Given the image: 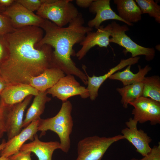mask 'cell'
<instances>
[{
    "mask_svg": "<svg viewBox=\"0 0 160 160\" xmlns=\"http://www.w3.org/2000/svg\"><path fill=\"white\" fill-rule=\"evenodd\" d=\"M44 32L39 27L28 26L4 35L8 53L0 63V76L7 84H29L31 78L52 67V48L47 44L36 46Z\"/></svg>",
    "mask_w": 160,
    "mask_h": 160,
    "instance_id": "cell-1",
    "label": "cell"
},
{
    "mask_svg": "<svg viewBox=\"0 0 160 160\" xmlns=\"http://www.w3.org/2000/svg\"><path fill=\"white\" fill-rule=\"evenodd\" d=\"M84 20L82 15L78 16L67 27H60L47 20L44 19L39 27L45 32L42 39L36 44L40 47L47 44L54 49L52 53V67L62 70L67 75H75L79 77L85 85L87 77L85 74L78 68L71 58L76 55L73 47L80 43L87 33L93 28L84 25Z\"/></svg>",
    "mask_w": 160,
    "mask_h": 160,
    "instance_id": "cell-2",
    "label": "cell"
},
{
    "mask_svg": "<svg viewBox=\"0 0 160 160\" xmlns=\"http://www.w3.org/2000/svg\"><path fill=\"white\" fill-rule=\"evenodd\" d=\"M71 0H54L42 4L37 11L36 15L62 27L71 22L79 12Z\"/></svg>",
    "mask_w": 160,
    "mask_h": 160,
    "instance_id": "cell-3",
    "label": "cell"
},
{
    "mask_svg": "<svg viewBox=\"0 0 160 160\" xmlns=\"http://www.w3.org/2000/svg\"><path fill=\"white\" fill-rule=\"evenodd\" d=\"M124 139L121 135L109 137L95 135L85 137L77 144L75 160H101L113 143Z\"/></svg>",
    "mask_w": 160,
    "mask_h": 160,
    "instance_id": "cell-4",
    "label": "cell"
},
{
    "mask_svg": "<svg viewBox=\"0 0 160 160\" xmlns=\"http://www.w3.org/2000/svg\"><path fill=\"white\" fill-rule=\"evenodd\" d=\"M111 24V34L109 42L117 44L124 48V53L130 52L132 57H135L140 55L145 56L147 61L152 60L155 56V50L153 48L145 47L141 46L133 41L125 33L129 30L126 25H120L115 21Z\"/></svg>",
    "mask_w": 160,
    "mask_h": 160,
    "instance_id": "cell-5",
    "label": "cell"
},
{
    "mask_svg": "<svg viewBox=\"0 0 160 160\" xmlns=\"http://www.w3.org/2000/svg\"><path fill=\"white\" fill-rule=\"evenodd\" d=\"M133 106L134 120L140 124L150 121L152 125L160 123V102L141 96L129 103Z\"/></svg>",
    "mask_w": 160,
    "mask_h": 160,
    "instance_id": "cell-6",
    "label": "cell"
},
{
    "mask_svg": "<svg viewBox=\"0 0 160 160\" xmlns=\"http://www.w3.org/2000/svg\"><path fill=\"white\" fill-rule=\"evenodd\" d=\"M53 97H56L63 102L70 97L79 95L83 99L89 97L87 88L80 85L73 75H68L61 78L52 87L46 91Z\"/></svg>",
    "mask_w": 160,
    "mask_h": 160,
    "instance_id": "cell-7",
    "label": "cell"
},
{
    "mask_svg": "<svg viewBox=\"0 0 160 160\" xmlns=\"http://www.w3.org/2000/svg\"><path fill=\"white\" fill-rule=\"evenodd\" d=\"M1 13L9 18L15 29L28 26L39 27L44 20L26 9L16 0Z\"/></svg>",
    "mask_w": 160,
    "mask_h": 160,
    "instance_id": "cell-8",
    "label": "cell"
},
{
    "mask_svg": "<svg viewBox=\"0 0 160 160\" xmlns=\"http://www.w3.org/2000/svg\"><path fill=\"white\" fill-rule=\"evenodd\" d=\"M137 123L130 118L125 123L127 127L122 129L121 133L124 139L131 143L137 151L143 157L151 151L149 144L152 140L143 130L137 129Z\"/></svg>",
    "mask_w": 160,
    "mask_h": 160,
    "instance_id": "cell-9",
    "label": "cell"
},
{
    "mask_svg": "<svg viewBox=\"0 0 160 160\" xmlns=\"http://www.w3.org/2000/svg\"><path fill=\"white\" fill-rule=\"evenodd\" d=\"M39 92L29 84H7L1 95V103L5 108H9L21 102L27 97L35 96Z\"/></svg>",
    "mask_w": 160,
    "mask_h": 160,
    "instance_id": "cell-10",
    "label": "cell"
},
{
    "mask_svg": "<svg viewBox=\"0 0 160 160\" xmlns=\"http://www.w3.org/2000/svg\"><path fill=\"white\" fill-rule=\"evenodd\" d=\"M111 24L105 27L100 26L95 32L90 31L86 34L83 40L79 43L82 46L76 56L80 60L92 48L95 46L100 47H107L109 45L111 34Z\"/></svg>",
    "mask_w": 160,
    "mask_h": 160,
    "instance_id": "cell-11",
    "label": "cell"
},
{
    "mask_svg": "<svg viewBox=\"0 0 160 160\" xmlns=\"http://www.w3.org/2000/svg\"><path fill=\"white\" fill-rule=\"evenodd\" d=\"M32 96H29L21 102L9 108L10 109L6 116L5 120L8 140L21 132L23 128L24 113L31 101Z\"/></svg>",
    "mask_w": 160,
    "mask_h": 160,
    "instance_id": "cell-12",
    "label": "cell"
},
{
    "mask_svg": "<svg viewBox=\"0 0 160 160\" xmlns=\"http://www.w3.org/2000/svg\"><path fill=\"white\" fill-rule=\"evenodd\" d=\"M110 0H94L89 7V11L95 14V17L89 20L88 26L97 30L104 21L109 20H116L122 22L128 25L127 23L121 19L113 10L110 6Z\"/></svg>",
    "mask_w": 160,
    "mask_h": 160,
    "instance_id": "cell-13",
    "label": "cell"
},
{
    "mask_svg": "<svg viewBox=\"0 0 160 160\" xmlns=\"http://www.w3.org/2000/svg\"><path fill=\"white\" fill-rule=\"evenodd\" d=\"M39 120L32 122L18 134L8 140L5 148L0 151V156L9 158L18 152L26 141L33 140L38 131Z\"/></svg>",
    "mask_w": 160,
    "mask_h": 160,
    "instance_id": "cell-14",
    "label": "cell"
},
{
    "mask_svg": "<svg viewBox=\"0 0 160 160\" xmlns=\"http://www.w3.org/2000/svg\"><path fill=\"white\" fill-rule=\"evenodd\" d=\"M140 59L139 57H130L126 59L121 60L120 62L115 66L110 69L109 71L105 74L100 76H96L93 75L90 77L86 73L87 77V89L89 97L92 100H95L98 96V91L100 87L104 81L117 71L127 66L137 63Z\"/></svg>",
    "mask_w": 160,
    "mask_h": 160,
    "instance_id": "cell-15",
    "label": "cell"
},
{
    "mask_svg": "<svg viewBox=\"0 0 160 160\" xmlns=\"http://www.w3.org/2000/svg\"><path fill=\"white\" fill-rule=\"evenodd\" d=\"M61 149L60 142L57 141L44 142L40 141L37 134L32 142L23 145L20 151L34 153L38 160H52L55 151Z\"/></svg>",
    "mask_w": 160,
    "mask_h": 160,
    "instance_id": "cell-16",
    "label": "cell"
},
{
    "mask_svg": "<svg viewBox=\"0 0 160 160\" xmlns=\"http://www.w3.org/2000/svg\"><path fill=\"white\" fill-rule=\"evenodd\" d=\"M65 76L64 73L60 69L50 67L40 75L31 78L29 84L39 92H44L52 87Z\"/></svg>",
    "mask_w": 160,
    "mask_h": 160,
    "instance_id": "cell-17",
    "label": "cell"
},
{
    "mask_svg": "<svg viewBox=\"0 0 160 160\" xmlns=\"http://www.w3.org/2000/svg\"><path fill=\"white\" fill-rule=\"evenodd\" d=\"M48 130L53 131L58 135L60 140V150L64 153H68L71 147L70 135L72 131L64 126L51 122L47 119H40L39 120L38 131L41 132V136L45 135Z\"/></svg>",
    "mask_w": 160,
    "mask_h": 160,
    "instance_id": "cell-18",
    "label": "cell"
},
{
    "mask_svg": "<svg viewBox=\"0 0 160 160\" xmlns=\"http://www.w3.org/2000/svg\"><path fill=\"white\" fill-rule=\"evenodd\" d=\"M119 16L126 22L128 25L132 26L141 20L142 14L140 8L133 0H114Z\"/></svg>",
    "mask_w": 160,
    "mask_h": 160,
    "instance_id": "cell-19",
    "label": "cell"
},
{
    "mask_svg": "<svg viewBox=\"0 0 160 160\" xmlns=\"http://www.w3.org/2000/svg\"><path fill=\"white\" fill-rule=\"evenodd\" d=\"M46 91L39 92L35 96L33 102L28 110L23 120L22 127L25 128L32 122L39 120L41 115L43 113L46 103L51 100L47 96Z\"/></svg>",
    "mask_w": 160,
    "mask_h": 160,
    "instance_id": "cell-20",
    "label": "cell"
},
{
    "mask_svg": "<svg viewBox=\"0 0 160 160\" xmlns=\"http://www.w3.org/2000/svg\"><path fill=\"white\" fill-rule=\"evenodd\" d=\"M131 66L128 65L126 69L122 71H118L115 73L109 79L120 81L122 82L124 86H125L135 83L142 82L145 75L151 69L148 65H146L142 68L139 65L138 72L136 73H134L130 70Z\"/></svg>",
    "mask_w": 160,
    "mask_h": 160,
    "instance_id": "cell-21",
    "label": "cell"
},
{
    "mask_svg": "<svg viewBox=\"0 0 160 160\" xmlns=\"http://www.w3.org/2000/svg\"><path fill=\"white\" fill-rule=\"evenodd\" d=\"M143 88V83L139 82L116 89L121 96V102L124 108H127L130 102L142 96Z\"/></svg>",
    "mask_w": 160,
    "mask_h": 160,
    "instance_id": "cell-22",
    "label": "cell"
},
{
    "mask_svg": "<svg viewBox=\"0 0 160 160\" xmlns=\"http://www.w3.org/2000/svg\"><path fill=\"white\" fill-rule=\"evenodd\" d=\"M72 109V105L69 101L63 102L58 113L54 116L47 119L51 122L64 126L72 131L73 126Z\"/></svg>",
    "mask_w": 160,
    "mask_h": 160,
    "instance_id": "cell-23",
    "label": "cell"
},
{
    "mask_svg": "<svg viewBox=\"0 0 160 160\" xmlns=\"http://www.w3.org/2000/svg\"><path fill=\"white\" fill-rule=\"evenodd\" d=\"M142 96L160 102V78L158 76L145 77Z\"/></svg>",
    "mask_w": 160,
    "mask_h": 160,
    "instance_id": "cell-24",
    "label": "cell"
},
{
    "mask_svg": "<svg viewBox=\"0 0 160 160\" xmlns=\"http://www.w3.org/2000/svg\"><path fill=\"white\" fill-rule=\"evenodd\" d=\"M140 9L142 14H148L160 23V6L153 0L135 1Z\"/></svg>",
    "mask_w": 160,
    "mask_h": 160,
    "instance_id": "cell-25",
    "label": "cell"
},
{
    "mask_svg": "<svg viewBox=\"0 0 160 160\" xmlns=\"http://www.w3.org/2000/svg\"><path fill=\"white\" fill-rule=\"evenodd\" d=\"M29 11L33 12L37 11L43 4L52 2L53 0H16Z\"/></svg>",
    "mask_w": 160,
    "mask_h": 160,
    "instance_id": "cell-26",
    "label": "cell"
},
{
    "mask_svg": "<svg viewBox=\"0 0 160 160\" xmlns=\"http://www.w3.org/2000/svg\"><path fill=\"white\" fill-rule=\"evenodd\" d=\"M15 30L9 18L0 13V34L4 35L13 32Z\"/></svg>",
    "mask_w": 160,
    "mask_h": 160,
    "instance_id": "cell-27",
    "label": "cell"
},
{
    "mask_svg": "<svg viewBox=\"0 0 160 160\" xmlns=\"http://www.w3.org/2000/svg\"><path fill=\"white\" fill-rule=\"evenodd\" d=\"M130 160H160V143L154 146L150 152L146 156L140 159L132 158Z\"/></svg>",
    "mask_w": 160,
    "mask_h": 160,
    "instance_id": "cell-28",
    "label": "cell"
},
{
    "mask_svg": "<svg viewBox=\"0 0 160 160\" xmlns=\"http://www.w3.org/2000/svg\"><path fill=\"white\" fill-rule=\"evenodd\" d=\"M8 49L4 35L0 34V63L7 57Z\"/></svg>",
    "mask_w": 160,
    "mask_h": 160,
    "instance_id": "cell-29",
    "label": "cell"
},
{
    "mask_svg": "<svg viewBox=\"0 0 160 160\" xmlns=\"http://www.w3.org/2000/svg\"><path fill=\"white\" fill-rule=\"evenodd\" d=\"M5 108L0 102V139L6 131Z\"/></svg>",
    "mask_w": 160,
    "mask_h": 160,
    "instance_id": "cell-30",
    "label": "cell"
},
{
    "mask_svg": "<svg viewBox=\"0 0 160 160\" xmlns=\"http://www.w3.org/2000/svg\"><path fill=\"white\" fill-rule=\"evenodd\" d=\"M31 153L30 152L19 151L9 157V160H32Z\"/></svg>",
    "mask_w": 160,
    "mask_h": 160,
    "instance_id": "cell-31",
    "label": "cell"
},
{
    "mask_svg": "<svg viewBox=\"0 0 160 160\" xmlns=\"http://www.w3.org/2000/svg\"><path fill=\"white\" fill-rule=\"evenodd\" d=\"M93 0H76V4L79 7L86 8L89 7L93 1Z\"/></svg>",
    "mask_w": 160,
    "mask_h": 160,
    "instance_id": "cell-32",
    "label": "cell"
},
{
    "mask_svg": "<svg viewBox=\"0 0 160 160\" xmlns=\"http://www.w3.org/2000/svg\"><path fill=\"white\" fill-rule=\"evenodd\" d=\"M15 1L14 0H0V11H3L11 5Z\"/></svg>",
    "mask_w": 160,
    "mask_h": 160,
    "instance_id": "cell-33",
    "label": "cell"
},
{
    "mask_svg": "<svg viewBox=\"0 0 160 160\" xmlns=\"http://www.w3.org/2000/svg\"><path fill=\"white\" fill-rule=\"evenodd\" d=\"M7 85L5 81L0 76V95Z\"/></svg>",
    "mask_w": 160,
    "mask_h": 160,
    "instance_id": "cell-34",
    "label": "cell"
},
{
    "mask_svg": "<svg viewBox=\"0 0 160 160\" xmlns=\"http://www.w3.org/2000/svg\"><path fill=\"white\" fill-rule=\"evenodd\" d=\"M7 142L3 140L1 143L0 144V151L2 150L5 147Z\"/></svg>",
    "mask_w": 160,
    "mask_h": 160,
    "instance_id": "cell-35",
    "label": "cell"
},
{
    "mask_svg": "<svg viewBox=\"0 0 160 160\" xmlns=\"http://www.w3.org/2000/svg\"><path fill=\"white\" fill-rule=\"evenodd\" d=\"M0 160H9V158L3 156H0Z\"/></svg>",
    "mask_w": 160,
    "mask_h": 160,
    "instance_id": "cell-36",
    "label": "cell"
}]
</instances>
